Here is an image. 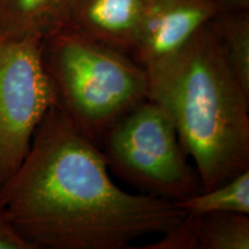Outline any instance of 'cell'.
Here are the masks:
<instances>
[{
    "label": "cell",
    "mask_w": 249,
    "mask_h": 249,
    "mask_svg": "<svg viewBox=\"0 0 249 249\" xmlns=\"http://www.w3.org/2000/svg\"><path fill=\"white\" fill-rule=\"evenodd\" d=\"M0 204L33 249H124L163 234L186 213L173 202L116 185L97 143L53 105L29 151L0 188Z\"/></svg>",
    "instance_id": "cell-1"
},
{
    "label": "cell",
    "mask_w": 249,
    "mask_h": 249,
    "mask_svg": "<svg viewBox=\"0 0 249 249\" xmlns=\"http://www.w3.org/2000/svg\"><path fill=\"white\" fill-rule=\"evenodd\" d=\"M148 73V98L172 120L202 191L249 170V96L210 22Z\"/></svg>",
    "instance_id": "cell-2"
},
{
    "label": "cell",
    "mask_w": 249,
    "mask_h": 249,
    "mask_svg": "<svg viewBox=\"0 0 249 249\" xmlns=\"http://www.w3.org/2000/svg\"><path fill=\"white\" fill-rule=\"evenodd\" d=\"M55 105L99 144L127 111L148 98V73L129 54L62 28L40 44Z\"/></svg>",
    "instance_id": "cell-3"
},
{
    "label": "cell",
    "mask_w": 249,
    "mask_h": 249,
    "mask_svg": "<svg viewBox=\"0 0 249 249\" xmlns=\"http://www.w3.org/2000/svg\"><path fill=\"white\" fill-rule=\"evenodd\" d=\"M98 145L108 170L142 194L177 203L202 191L172 120L151 99L121 116Z\"/></svg>",
    "instance_id": "cell-4"
},
{
    "label": "cell",
    "mask_w": 249,
    "mask_h": 249,
    "mask_svg": "<svg viewBox=\"0 0 249 249\" xmlns=\"http://www.w3.org/2000/svg\"><path fill=\"white\" fill-rule=\"evenodd\" d=\"M40 44L0 34V188L22 164L36 128L55 105Z\"/></svg>",
    "instance_id": "cell-5"
},
{
    "label": "cell",
    "mask_w": 249,
    "mask_h": 249,
    "mask_svg": "<svg viewBox=\"0 0 249 249\" xmlns=\"http://www.w3.org/2000/svg\"><path fill=\"white\" fill-rule=\"evenodd\" d=\"M216 15L211 0H150L130 57L154 66L185 48Z\"/></svg>",
    "instance_id": "cell-6"
},
{
    "label": "cell",
    "mask_w": 249,
    "mask_h": 249,
    "mask_svg": "<svg viewBox=\"0 0 249 249\" xmlns=\"http://www.w3.org/2000/svg\"><path fill=\"white\" fill-rule=\"evenodd\" d=\"M150 0H81L65 28L132 53Z\"/></svg>",
    "instance_id": "cell-7"
},
{
    "label": "cell",
    "mask_w": 249,
    "mask_h": 249,
    "mask_svg": "<svg viewBox=\"0 0 249 249\" xmlns=\"http://www.w3.org/2000/svg\"><path fill=\"white\" fill-rule=\"evenodd\" d=\"M81 0H0V34L43 39L65 28Z\"/></svg>",
    "instance_id": "cell-8"
},
{
    "label": "cell",
    "mask_w": 249,
    "mask_h": 249,
    "mask_svg": "<svg viewBox=\"0 0 249 249\" xmlns=\"http://www.w3.org/2000/svg\"><path fill=\"white\" fill-rule=\"evenodd\" d=\"M230 70L249 96V11L222 13L210 21Z\"/></svg>",
    "instance_id": "cell-9"
},
{
    "label": "cell",
    "mask_w": 249,
    "mask_h": 249,
    "mask_svg": "<svg viewBox=\"0 0 249 249\" xmlns=\"http://www.w3.org/2000/svg\"><path fill=\"white\" fill-rule=\"evenodd\" d=\"M188 213H233L249 214V170L213 188L196 193L176 203Z\"/></svg>",
    "instance_id": "cell-10"
},
{
    "label": "cell",
    "mask_w": 249,
    "mask_h": 249,
    "mask_svg": "<svg viewBox=\"0 0 249 249\" xmlns=\"http://www.w3.org/2000/svg\"><path fill=\"white\" fill-rule=\"evenodd\" d=\"M198 249H248L249 214H196Z\"/></svg>",
    "instance_id": "cell-11"
},
{
    "label": "cell",
    "mask_w": 249,
    "mask_h": 249,
    "mask_svg": "<svg viewBox=\"0 0 249 249\" xmlns=\"http://www.w3.org/2000/svg\"><path fill=\"white\" fill-rule=\"evenodd\" d=\"M160 240L150 246L148 249H198L197 232H196V214L186 213L185 217L173 226L164 232Z\"/></svg>",
    "instance_id": "cell-12"
},
{
    "label": "cell",
    "mask_w": 249,
    "mask_h": 249,
    "mask_svg": "<svg viewBox=\"0 0 249 249\" xmlns=\"http://www.w3.org/2000/svg\"><path fill=\"white\" fill-rule=\"evenodd\" d=\"M0 249H33L15 230L1 204H0Z\"/></svg>",
    "instance_id": "cell-13"
},
{
    "label": "cell",
    "mask_w": 249,
    "mask_h": 249,
    "mask_svg": "<svg viewBox=\"0 0 249 249\" xmlns=\"http://www.w3.org/2000/svg\"><path fill=\"white\" fill-rule=\"evenodd\" d=\"M218 14L249 11V0H211Z\"/></svg>",
    "instance_id": "cell-14"
}]
</instances>
